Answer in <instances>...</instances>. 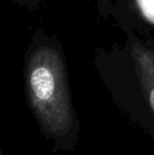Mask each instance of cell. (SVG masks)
I'll return each instance as SVG.
<instances>
[{
	"label": "cell",
	"instance_id": "obj_1",
	"mask_svg": "<svg viewBox=\"0 0 154 155\" xmlns=\"http://www.w3.org/2000/svg\"><path fill=\"white\" fill-rule=\"evenodd\" d=\"M25 84L29 106L43 134L59 148L72 145L77 139L78 120L59 52L48 45L32 52Z\"/></svg>",
	"mask_w": 154,
	"mask_h": 155
},
{
	"label": "cell",
	"instance_id": "obj_2",
	"mask_svg": "<svg viewBox=\"0 0 154 155\" xmlns=\"http://www.w3.org/2000/svg\"><path fill=\"white\" fill-rule=\"evenodd\" d=\"M131 53L143 91L154 115V52L140 43H134Z\"/></svg>",
	"mask_w": 154,
	"mask_h": 155
}]
</instances>
